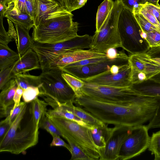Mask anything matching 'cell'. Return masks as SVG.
Returning <instances> with one entry per match:
<instances>
[{
  "label": "cell",
  "mask_w": 160,
  "mask_h": 160,
  "mask_svg": "<svg viewBox=\"0 0 160 160\" xmlns=\"http://www.w3.org/2000/svg\"><path fill=\"white\" fill-rule=\"evenodd\" d=\"M14 78L17 86L23 90L29 87H34L40 88L42 85L39 75L38 76L22 73L15 75Z\"/></svg>",
  "instance_id": "26"
},
{
  "label": "cell",
  "mask_w": 160,
  "mask_h": 160,
  "mask_svg": "<svg viewBox=\"0 0 160 160\" xmlns=\"http://www.w3.org/2000/svg\"><path fill=\"white\" fill-rule=\"evenodd\" d=\"M134 15L143 32L146 33L154 31H157L160 32V31L156 27L145 18L141 14L138 13Z\"/></svg>",
  "instance_id": "33"
},
{
  "label": "cell",
  "mask_w": 160,
  "mask_h": 160,
  "mask_svg": "<svg viewBox=\"0 0 160 160\" xmlns=\"http://www.w3.org/2000/svg\"><path fill=\"white\" fill-rule=\"evenodd\" d=\"M149 57L151 61L155 64L160 69V58H152L150 56ZM150 79L156 82L160 83V72L156 75L152 77Z\"/></svg>",
  "instance_id": "48"
},
{
  "label": "cell",
  "mask_w": 160,
  "mask_h": 160,
  "mask_svg": "<svg viewBox=\"0 0 160 160\" xmlns=\"http://www.w3.org/2000/svg\"><path fill=\"white\" fill-rule=\"evenodd\" d=\"M11 124L9 122H0V140L4 137Z\"/></svg>",
  "instance_id": "49"
},
{
  "label": "cell",
  "mask_w": 160,
  "mask_h": 160,
  "mask_svg": "<svg viewBox=\"0 0 160 160\" xmlns=\"http://www.w3.org/2000/svg\"><path fill=\"white\" fill-rule=\"evenodd\" d=\"M109 58L107 56L104 57H96L83 60L78 62L68 64L70 67H79L92 64L103 61Z\"/></svg>",
  "instance_id": "39"
},
{
  "label": "cell",
  "mask_w": 160,
  "mask_h": 160,
  "mask_svg": "<svg viewBox=\"0 0 160 160\" xmlns=\"http://www.w3.org/2000/svg\"><path fill=\"white\" fill-rule=\"evenodd\" d=\"M64 109L74 114L88 125L92 127H102L106 125L82 108L76 106L73 103L58 104Z\"/></svg>",
  "instance_id": "19"
},
{
  "label": "cell",
  "mask_w": 160,
  "mask_h": 160,
  "mask_svg": "<svg viewBox=\"0 0 160 160\" xmlns=\"http://www.w3.org/2000/svg\"><path fill=\"white\" fill-rule=\"evenodd\" d=\"M148 150L154 156V160L160 159V130L153 132L150 138Z\"/></svg>",
  "instance_id": "30"
},
{
  "label": "cell",
  "mask_w": 160,
  "mask_h": 160,
  "mask_svg": "<svg viewBox=\"0 0 160 160\" xmlns=\"http://www.w3.org/2000/svg\"><path fill=\"white\" fill-rule=\"evenodd\" d=\"M27 104L24 102H20L19 106L14 108H13L10 111L8 115L4 119L1 121L3 122H9L12 124Z\"/></svg>",
  "instance_id": "38"
},
{
  "label": "cell",
  "mask_w": 160,
  "mask_h": 160,
  "mask_svg": "<svg viewBox=\"0 0 160 160\" xmlns=\"http://www.w3.org/2000/svg\"><path fill=\"white\" fill-rule=\"evenodd\" d=\"M118 30L121 48L130 54L146 53L150 49L132 11L123 6L118 18Z\"/></svg>",
  "instance_id": "5"
},
{
  "label": "cell",
  "mask_w": 160,
  "mask_h": 160,
  "mask_svg": "<svg viewBox=\"0 0 160 160\" xmlns=\"http://www.w3.org/2000/svg\"><path fill=\"white\" fill-rule=\"evenodd\" d=\"M3 17L0 15V43L5 45L13 41V39L10 37L6 31L3 25Z\"/></svg>",
  "instance_id": "42"
},
{
  "label": "cell",
  "mask_w": 160,
  "mask_h": 160,
  "mask_svg": "<svg viewBox=\"0 0 160 160\" xmlns=\"http://www.w3.org/2000/svg\"><path fill=\"white\" fill-rule=\"evenodd\" d=\"M68 13L34 26L32 38L35 42L54 44L70 40L78 35V23Z\"/></svg>",
  "instance_id": "2"
},
{
  "label": "cell",
  "mask_w": 160,
  "mask_h": 160,
  "mask_svg": "<svg viewBox=\"0 0 160 160\" xmlns=\"http://www.w3.org/2000/svg\"><path fill=\"white\" fill-rule=\"evenodd\" d=\"M39 128L45 130L51 136L53 135L61 136L62 135L54 124L50 120L45 114H44L41 118L39 123Z\"/></svg>",
  "instance_id": "31"
},
{
  "label": "cell",
  "mask_w": 160,
  "mask_h": 160,
  "mask_svg": "<svg viewBox=\"0 0 160 160\" xmlns=\"http://www.w3.org/2000/svg\"><path fill=\"white\" fill-rule=\"evenodd\" d=\"M53 139L50 144V146H62L66 148L69 152L71 151V147L69 144L66 143L60 138V136L53 135L52 136Z\"/></svg>",
  "instance_id": "45"
},
{
  "label": "cell",
  "mask_w": 160,
  "mask_h": 160,
  "mask_svg": "<svg viewBox=\"0 0 160 160\" xmlns=\"http://www.w3.org/2000/svg\"><path fill=\"white\" fill-rule=\"evenodd\" d=\"M40 91L38 87H29L23 90L22 98L26 103L31 102L36 98L39 96Z\"/></svg>",
  "instance_id": "35"
},
{
  "label": "cell",
  "mask_w": 160,
  "mask_h": 160,
  "mask_svg": "<svg viewBox=\"0 0 160 160\" xmlns=\"http://www.w3.org/2000/svg\"><path fill=\"white\" fill-rule=\"evenodd\" d=\"M158 101V98L140 94L134 101L121 104L98 100L83 94L76 97L74 103L105 124L132 128L142 125L151 119Z\"/></svg>",
  "instance_id": "1"
},
{
  "label": "cell",
  "mask_w": 160,
  "mask_h": 160,
  "mask_svg": "<svg viewBox=\"0 0 160 160\" xmlns=\"http://www.w3.org/2000/svg\"><path fill=\"white\" fill-rule=\"evenodd\" d=\"M12 65L6 68L0 70V89L2 90L14 78L11 73Z\"/></svg>",
  "instance_id": "37"
},
{
  "label": "cell",
  "mask_w": 160,
  "mask_h": 160,
  "mask_svg": "<svg viewBox=\"0 0 160 160\" xmlns=\"http://www.w3.org/2000/svg\"><path fill=\"white\" fill-rule=\"evenodd\" d=\"M27 0H12L13 1L19 11L27 13L26 3Z\"/></svg>",
  "instance_id": "50"
},
{
  "label": "cell",
  "mask_w": 160,
  "mask_h": 160,
  "mask_svg": "<svg viewBox=\"0 0 160 160\" xmlns=\"http://www.w3.org/2000/svg\"><path fill=\"white\" fill-rule=\"evenodd\" d=\"M30 112L33 116L37 125L39 126V121L42 117L45 114L48 104L44 101L36 98L31 102Z\"/></svg>",
  "instance_id": "28"
},
{
  "label": "cell",
  "mask_w": 160,
  "mask_h": 160,
  "mask_svg": "<svg viewBox=\"0 0 160 160\" xmlns=\"http://www.w3.org/2000/svg\"><path fill=\"white\" fill-rule=\"evenodd\" d=\"M123 6L130 10L133 13H139L142 5L146 2L145 0H119Z\"/></svg>",
  "instance_id": "32"
},
{
  "label": "cell",
  "mask_w": 160,
  "mask_h": 160,
  "mask_svg": "<svg viewBox=\"0 0 160 160\" xmlns=\"http://www.w3.org/2000/svg\"><path fill=\"white\" fill-rule=\"evenodd\" d=\"M38 69H41L39 58L37 53L30 48L12 65L11 73L14 78L18 74Z\"/></svg>",
  "instance_id": "15"
},
{
  "label": "cell",
  "mask_w": 160,
  "mask_h": 160,
  "mask_svg": "<svg viewBox=\"0 0 160 160\" xmlns=\"http://www.w3.org/2000/svg\"><path fill=\"white\" fill-rule=\"evenodd\" d=\"M142 6L139 13L141 14L160 31V27L157 18L150 12L143 8Z\"/></svg>",
  "instance_id": "43"
},
{
  "label": "cell",
  "mask_w": 160,
  "mask_h": 160,
  "mask_svg": "<svg viewBox=\"0 0 160 160\" xmlns=\"http://www.w3.org/2000/svg\"><path fill=\"white\" fill-rule=\"evenodd\" d=\"M159 98L158 107L155 113L146 125L148 130L149 129L160 128V97Z\"/></svg>",
  "instance_id": "41"
},
{
  "label": "cell",
  "mask_w": 160,
  "mask_h": 160,
  "mask_svg": "<svg viewBox=\"0 0 160 160\" xmlns=\"http://www.w3.org/2000/svg\"><path fill=\"white\" fill-rule=\"evenodd\" d=\"M62 6H64L63 0H54Z\"/></svg>",
  "instance_id": "55"
},
{
  "label": "cell",
  "mask_w": 160,
  "mask_h": 160,
  "mask_svg": "<svg viewBox=\"0 0 160 160\" xmlns=\"http://www.w3.org/2000/svg\"><path fill=\"white\" fill-rule=\"evenodd\" d=\"M88 0H63L64 5L68 12L72 11L83 6Z\"/></svg>",
  "instance_id": "40"
},
{
  "label": "cell",
  "mask_w": 160,
  "mask_h": 160,
  "mask_svg": "<svg viewBox=\"0 0 160 160\" xmlns=\"http://www.w3.org/2000/svg\"><path fill=\"white\" fill-rule=\"evenodd\" d=\"M146 53L151 58H160V47L151 48Z\"/></svg>",
  "instance_id": "51"
},
{
  "label": "cell",
  "mask_w": 160,
  "mask_h": 160,
  "mask_svg": "<svg viewBox=\"0 0 160 160\" xmlns=\"http://www.w3.org/2000/svg\"><path fill=\"white\" fill-rule=\"evenodd\" d=\"M34 26L69 12L54 0H34Z\"/></svg>",
  "instance_id": "14"
},
{
  "label": "cell",
  "mask_w": 160,
  "mask_h": 160,
  "mask_svg": "<svg viewBox=\"0 0 160 160\" xmlns=\"http://www.w3.org/2000/svg\"><path fill=\"white\" fill-rule=\"evenodd\" d=\"M14 25L17 34V51L21 57L31 48L34 41L26 29L19 25Z\"/></svg>",
  "instance_id": "22"
},
{
  "label": "cell",
  "mask_w": 160,
  "mask_h": 160,
  "mask_svg": "<svg viewBox=\"0 0 160 160\" xmlns=\"http://www.w3.org/2000/svg\"><path fill=\"white\" fill-rule=\"evenodd\" d=\"M106 56V53L91 49L77 50L65 54L57 63L55 67L61 69L68 64L83 60Z\"/></svg>",
  "instance_id": "17"
},
{
  "label": "cell",
  "mask_w": 160,
  "mask_h": 160,
  "mask_svg": "<svg viewBox=\"0 0 160 160\" xmlns=\"http://www.w3.org/2000/svg\"><path fill=\"white\" fill-rule=\"evenodd\" d=\"M62 76L68 86L74 92L76 97L82 96V88L85 82L81 79L69 74L63 72Z\"/></svg>",
  "instance_id": "29"
},
{
  "label": "cell",
  "mask_w": 160,
  "mask_h": 160,
  "mask_svg": "<svg viewBox=\"0 0 160 160\" xmlns=\"http://www.w3.org/2000/svg\"><path fill=\"white\" fill-rule=\"evenodd\" d=\"M158 22H159V26L160 27V18L159 19V21H158Z\"/></svg>",
  "instance_id": "56"
},
{
  "label": "cell",
  "mask_w": 160,
  "mask_h": 160,
  "mask_svg": "<svg viewBox=\"0 0 160 160\" xmlns=\"http://www.w3.org/2000/svg\"><path fill=\"white\" fill-rule=\"evenodd\" d=\"M131 68L129 64L122 65L118 73L108 70L97 75L81 79L85 82L113 87H130L132 85L131 78Z\"/></svg>",
  "instance_id": "12"
},
{
  "label": "cell",
  "mask_w": 160,
  "mask_h": 160,
  "mask_svg": "<svg viewBox=\"0 0 160 160\" xmlns=\"http://www.w3.org/2000/svg\"><path fill=\"white\" fill-rule=\"evenodd\" d=\"M148 130L143 125L132 128L121 147L118 160L129 159L145 151L150 140Z\"/></svg>",
  "instance_id": "9"
},
{
  "label": "cell",
  "mask_w": 160,
  "mask_h": 160,
  "mask_svg": "<svg viewBox=\"0 0 160 160\" xmlns=\"http://www.w3.org/2000/svg\"><path fill=\"white\" fill-rule=\"evenodd\" d=\"M131 88L135 92L140 95L160 97V83L150 79L139 84H133Z\"/></svg>",
  "instance_id": "21"
},
{
  "label": "cell",
  "mask_w": 160,
  "mask_h": 160,
  "mask_svg": "<svg viewBox=\"0 0 160 160\" xmlns=\"http://www.w3.org/2000/svg\"><path fill=\"white\" fill-rule=\"evenodd\" d=\"M112 0H104L98 7L96 18V31L100 30L111 12L114 5Z\"/></svg>",
  "instance_id": "25"
},
{
  "label": "cell",
  "mask_w": 160,
  "mask_h": 160,
  "mask_svg": "<svg viewBox=\"0 0 160 160\" xmlns=\"http://www.w3.org/2000/svg\"><path fill=\"white\" fill-rule=\"evenodd\" d=\"M146 2H148L149 3L153 4L156 6L160 7L158 3L159 0H145Z\"/></svg>",
  "instance_id": "53"
},
{
  "label": "cell",
  "mask_w": 160,
  "mask_h": 160,
  "mask_svg": "<svg viewBox=\"0 0 160 160\" xmlns=\"http://www.w3.org/2000/svg\"><path fill=\"white\" fill-rule=\"evenodd\" d=\"M108 128L106 125L102 127H93L90 129L92 138L98 148L99 152L106 146V139Z\"/></svg>",
  "instance_id": "27"
},
{
  "label": "cell",
  "mask_w": 160,
  "mask_h": 160,
  "mask_svg": "<svg viewBox=\"0 0 160 160\" xmlns=\"http://www.w3.org/2000/svg\"><path fill=\"white\" fill-rule=\"evenodd\" d=\"M145 40L150 48L160 47V32L154 31L146 33Z\"/></svg>",
  "instance_id": "36"
},
{
  "label": "cell",
  "mask_w": 160,
  "mask_h": 160,
  "mask_svg": "<svg viewBox=\"0 0 160 160\" xmlns=\"http://www.w3.org/2000/svg\"><path fill=\"white\" fill-rule=\"evenodd\" d=\"M7 20L8 25V30L7 32L9 36L14 40L17 46L18 41L16 30H15L12 22L8 19Z\"/></svg>",
  "instance_id": "46"
},
{
  "label": "cell",
  "mask_w": 160,
  "mask_h": 160,
  "mask_svg": "<svg viewBox=\"0 0 160 160\" xmlns=\"http://www.w3.org/2000/svg\"><path fill=\"white\" fill-rule=\"evenodd\" d=\"M4 17L10 20L14 24L22 26L28 32L34 26L33 18L28 13L19 11L12 1L8 4Z\"/></svg>",
  "instance_id": "16"
},
{
  "label": "cell",
  "mask_w": 160,
  "mask_h": 160,
  "mask_svg": "<svg viewBox=\"0 0 160 160\" xmlns=\"http://www.w3.org/2000/svg\"><path fill=\"white\" fill-rule=\"evenodd\" d=\"M12 1V0H0V4L5 7H7L8 4Z\"/></svg>",
  "instance_id": "54"
},
{
  "label": "cell",
  "mask_w": 160,
  "mask_h": 160,
  "mask_svg": "<svg viewBox=\"0 0 160 160\" xmlns=\"http://www.w3.org/2000/svg\"><path fill=\"white\" fill-rule=\"evenodd\" d=\"M129 56L122 50L120 55L114 58H109L92 64L79 67L66 66L61 69L64 72L69 74L80 79L91 77L110 70L113 65H122L128 63Z\"/></svg>",
  "instance_id": "11"
},
{
  "label": "cell",
  "mask_w": 160,
  "mask_h": 160,
  "mask_svg": "<svg viewBox=\"0 0 160 160\" xmlns=\"http://www.w3.org/2000/svg\"><path fill=\"white\" fill-rule=\"evenodd\" d=\"M27 107V104L12 122L3 138L0 140V152H5V149L21 127L22 121L26 112Z\"/></svg>",
  "instance_id": "20"
},
{
  "label": "cell",
  "mask_w": 160,
  "mask_h": 160,
  "mask_svg": "<svg viewBox=\"0 0 160 160\" xmlns=\"http://www.w3.org/2000/svg\"><path fill=\"white\" fill-rule=\"evenodd\" d=\"M63 72L58 67L42 71L39 75L42 85L39 96H47L58 103H74L76 95L62 76Z\"/></svg>",
  "instance_id": "7"
},
{
  "label": "cell",
  "mask_w": 160,
  "mask_h": 160,
  "mask_svg": "<svg viewBox=\"0 0 160 160\" xmlns=\"http://www.w3.org/2000/svg\"><path fill=\"white\" fill-rule=\"evenodd\" d=\"M122 51V50L118 52L116 48H110L107 51L106 54L107 56L109 58H114L118 57L120 55Z\"/></svg>",
  "instance_id": "52"
},
{
  "label": "cell",
  "mask_w": 160,
  "mask_h": 160,
  "mask_svg": "<svg viewBox=\"0 0 160 160\" xmlns=\"http://www.w3.org/2000/svg\"><path fill=\"white\" fill-rule=\"evenodd\" d=\"M45 115L68 142H72L81 148L91 160L100 159L99 150L90 129L63 117Z\"/></svg>",
  "instance_id": "4"
},
{
  "label": "cell",
  "mask_w": 160,
  "mask_h": 160,
  "mask_svg": "<svg viewBox=\"0 0 160 160\" xmlns=\"http://www.w3.org/2000/svg\"><path fill=\"white\" fill-rule=\"evenodd\" d=\"M23 89L18 86L14 96V104L13 108L18 106L20 104L21 98L22 96Z\"/></svg>",
  "instance_id": "47"
},
{
  "label": "cell",
  "mask_w": 160,
  "mask_h": 160,
  "mask_svg": "<svg viewBox=\"0 0 160 160\" xmlns=\"http://www.w3.org/2000/svg\"><path fill=\"white\" fill-rule=\"evenodd\" d=\"M71 147L70 160H91V158L81 148L71 142H68Z\"/></svg>",
  "instance_id": "34"
},
{
  "label": "cell",
  "mask_w": 160,
  "mask_h": 160,
  "mask_svg": "<svg viewBox=\"0 0 160 160\" xmlns=\"http://www.w3.org/2000/svg\"><path fill=\"white\" fill-rule=\"evenodd\" d=\"M30 114L29 120L18 130L5 152L18 154L38 143L39 128L33 115Z\"/></svg>",
  "instance_id": "10"
},
{
  "label": "cell",
  "mask_w": 160,
  "mask_h": 160,
  "mask_svg": "<svg viewBox=\"0 0 160 160\" xmlns=\"http://www.w3.org/2000/svg\"><path fill=\"white\" fill-rule=\"evenodd\" d=\"M122 7L119 0L114 1L113 8L100 30L92 36L90 49L106 53L110 48H121L118 24Z\"/></svg>",
  "instance_id": "6"
},
{
  "label": "cell",
  "mask_w": 160,
  "mask_h": 160,
  "mask_svg": "<svg viewBox=\"0 0 160 160\" xmlns=\"http://www.w3.org/2000/svg\"><path fill=\"white\" fill-rule=\"evenodd\" d=\"M20 58L8 45L0 43V70L12 65Z\"/></svg>",
  "instance_id": "23"
},
{
  "label": "cell",
  "mask_w": 160,
  "mask_h": 160,
  "mask_svg": "<svg viewBox=\"0 0 160 160\" xmlns=\"http://www.w3.org/2000/svg\"><path fill=\"white\" fill-rule=\"evenodd\" d=\"M14 78L1 90L0 94V117H6L13 107L14 96L17 88Z\"/></svg>",
  "instance_id": "18"
},
{
  "label": "cell",
  "mask_w": 160,
  "mask_h": 160,
  "mask_svg": "<svg viewBox=\"0 0 160 160\" xmlns=\"http://www.w3.org/2000/svg\"></svg>",
  "instance_id": "57"
},
{
  "label": "cell",
  "mask_w": 160,
  "mask_h": 160,
  "mask_svg": "<svg viewBox=\"0 0 160 160\" xmlns=\"http://www.w3.org/2000/svg\"><path fill=\"white\" fill-rule=\"evenodd\" d=\"M131 87H113L85 82L82 92L87 96L96 100L126 104L134 101L139 96L132 90Z\"/></svg>",
  "instance_id": "8"
},
{
  "label": "cell",
  "mask_w": 160,
  "mask_h": 160,
  "mask_svg": "<svg viewBox=\"0 0 160 160\" xmlns=\"http://www.w3.org/2000/svg\"><path fill=\"white\" fill-rule=\"evenodd\" d=\"M92 36L78 35L69 40L54 44L34 41L31 48L37 54L42 71L55 67L66 54L78 49H90Z\"/></svg>",
  "instance_id": "3"
},
{
  "label": "cell",
  "mask_w": 160,
  "mask_h": 160,
  "mask_svg": "<svg viewBox=\"0 0 160 160\" xmlns=\"http://www.w3.org/2000/svg\"><path fill=\"white\" fill-rule=\"evenodd\" d=\"M52 109L47 110L45 114L49 116L61 117L74 121L78 124L91 129L93 127L90 126L85 122L74 114L67 111L56 103L52 108Z\"/></svg>",
  "instance_id": "24"
},
{
  "label": "cell",
  "mask_w": 160,
  "mask_h": 160,
  "mask_svg": "<svg viewBox=\"0 0 160 160\" xmlns=\"http://www.w3.org/2000/svg\"><path fill=\"white\" fill-rule=\"evenodd\" d=\"M142 6L153 14L158 22L160 18V7L156 6L147 2L142 5Z\"/></svg>",
  "instance_id": "44"
},
{
  "label": "cell",
  "mask_w": 160,
  "mask_h": 160,
  "mask_svg": "<svg viewBox=\"0 0 160 160\" xmlns=\"http://www.w3.org/2000/svg\"><path fill=\"white\" fill-rule=\"evenodd\" d=\"M132 128L116 127L108 128L106 146L99 151V160H118L121 147Z\"/></svg>",
  "instance_id": "13"
}]
</instances>
